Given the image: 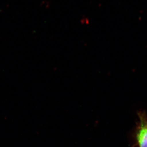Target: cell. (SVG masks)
Returning <instances> with one entry per match:
<instances>
[{"label": "cell", "instance_id": "6da1fadb", "mask_svg": "<svg viewBox=\"0 0 147 147\" xmlns=\"http://www.w3.org/2000/svg\"><path fill=\"white\" fill-rule=\"evenodd\" d=\"M138 115L140 121L136 139L139 147H147V115L144 112H140Z\"/></svg>", "mask_w": 147, "mask_h": 147}]
</instances>
